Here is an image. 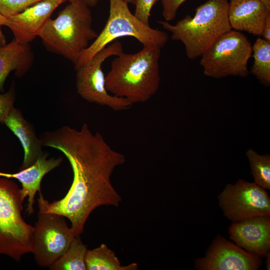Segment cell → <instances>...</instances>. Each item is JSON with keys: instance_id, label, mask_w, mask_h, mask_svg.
Segmentation results:
<instances>
[{"instance_id": "1", "label": "cell", "mask_w": 270, "mask_h": 270, "mask_svg": "<svg viewBox=\"0 0 270 270\" xmlns=\"http://www.w3.org/2000/svg\"><path fill=\"white\" fill-rule=\"evenodd\" d=\"M42 146L62 152L72 166L73 180L66 195L50 202L39 192L40 212L54 213L68 218L75 237L83 232L92 212L102 206H118L122 198L113 187L111 176L123 164L125 156L112 148L99 132L84 124L80 130L64 126L45 132Z\"/></svg>"}, {"instance_id": "2", "label": "cell", "mask_w": 270, "mask_h": 270, "mask_svg": "<svg viewBox=\"0 0 270 270\" xmlns=\"http://www.w3.org/2000/svg\"><path fill=\"white\" fill-rule=\"evenodd\" d=\"M160 48L143 46L137 52L115 56L105 76L108 92L132 104L148 100L160 87Z\"/></svg>"}, {"instance_id": "3", "label": "cell", "mask_w": 270, "mask_h": 270, "mask_svg": "<svg viewBox=\"0 0 270 270\" xmlns=\"http://www.w3.org/2000/svg\"><path fill=\"white\" fill-rule=\"evenodd\" d=\"M54 19L49 18L38 33L46 50L74 65L98 34L92 26L90 7L83 0H72Z\"/></svg>"}, {"instance_id": "4", "label": "cell", "mask_w": 270, "mask_h": 270, "mask_svg": "<svg viewBox=\"0 0 270 270\" xmlns=\"http://www.w3.org/2000/svg\"><path fill=\"white\" fill-rule=\"evenodd\" d=\"M228 0H208L196 10L193 17L186 16L175 24L157 22L171 34V38L184 45L186 55L194 60L202 55L222 34L232 30Z\"/></svg>"}, {"instance_id": "5", "label": "cell", "mask_w": 270, "mask_h": 270, "mask_svg": "<svg viewBox=\"0 0 270 270\" xmlns=\"http://www.w3.org/2000/svg\"><path fill=\"white\" fill-rule=\"evenodd\" d=\"M109 16L106 22L97 38L84 51L74 65L76 70L96 54L118 38L132 36L143 46L162 48L168 42V34L152 28L138 20L124 0H109Z\"/></svg>"}, {"instance_id": "6", "label": "cell", "mask_w": 270, "mask_h": 270, "mask_svg": "<svg viewBox=\"0 0 270 270\" xmlns=\"http://www.w3.org/2000/svg\"><path fill=\"white\" fill-rule=\"evenodd\" d=\"M21 189L8 178H0V255L16 262L32 252L34 227L23 219Z\"/></svg>"}, {"instance_id": "7", "label": "cell", "mask_w": 270, "mask_h": 270, "mask_svg": "<svg viewBox=\"0 0 270 270\" xmlns=\"http://www.w3.org/2000/svg\"><path fill=\"white\" fill-rule=\"evenodd\" d=\"M252 45L240 32L230 30L220 36L202 55L200 64L204 74L214 78L248 76V62Z\"/></svg>"}, {"instance_id": "8", "label": "cell", "mask_w": 270, "mask_h": 270, "mask_svg": "<svg viewBox=\"0 0 270 270\" xmlns=\"http://www.w3.org/2000/svg\"><path fill=\"white\" fill-rule=\"evenodd\" d=\"M122 52V43L114 41L76 70L77 92L82 98L115 111L126 110L132 107V104L126 100L108 92L102 69V64L106 59Z\"/></svg>"}, {"instance_id": "9", "label": "cell", "mask_w": 270, "mask_h": 270, "mask_svg": "<svg viewBox=\"0 0 270 270\" xmlns=\"http://www.w3.org/2000/svg\"><path fill=\"white\" fill-rule=\"evenodd\" d=\"M75 236L64 217L38 212L32 239V253L37 264L50 266L68 249Z\"/></svg>"}, {"instance_id": "10", "label": "cell", "mask_w": 270, "mask_h": 270, "mask_svg": "<svg viewBox=\"0 0 270 270\" xmlns=\"http://www.w3.org/2000/svg\"><path fill=\"white\" fill-rule=\"evenodd\" d=\"M224 216L234 222L270 216V198L266 190L254 182L239 179L228 184L218 196Z\"/></svg>"}, {"instance_id": "11", "label": "cell", "mask_w": 270, "mask_h": 270, "mask_svg": "<svg viewBox=\"0 0 270 270\" xmlns=\"http://www.w3.org/2000/svg\"><path fill=\"white\" fill-rule=\"evenodd\" d=\"M262 264L260 256L218 235L204 256L195 260L194 266L198 270H257Z\"/></svg>"}, {"instance_id": "12", "label": "cell", "mask_w": 270, "mask_h": 270, "mask_svg": "<svg viewBox=\"0 0 270 270\" xmlns=\"http://www.w3.org/2000/svg\"><path fill=\"white\" fill-rule=\"evenodd\" d=\"M228 232L230 240L248 252L261 258L270 253V216L234 222Z\"/></svg>"}, {"instance_id": "13", "label": "cell", "mask_w": 270, "mask_h": 270, "mask_svg": "<svg viewBox=\"0 0 270 270\" xmlns=\"http://www.w3.org/2000/svg\"><path fill=\"white\" fill-rule=\"evenodd\" d=\"M68 0H42L24 11L7 18L8 26L14 40L22 44H29L38 33L52 12L61 4Z\"/></svg>"}, {"instance_id": "14", "label": "cell", "mask_w": 270, "mask_h": 270, "mask_svg": "<svg viewBox=\"0 0 270 270\" xmlns=\"http://www.w3.org/2000/svg\"><path fill=\"white\" fill-rule=\"evenodd\" d=\"M228 18L232 30L261 36L270 8L260 0H229Z\"/></svg>"}, {"instance_id": "15", "label": "cell", "mask_w": 270, "mask_h": 270, "mask_svg": "<svg viewBox=\"0 0 270 270\" xmlns=\"http://www.w3.org/2000/svg\"><path fill=\"white\" fill-rule=\"evenodd\" d=\"M48 154L43 153L30 166L20 170L14 174L0 172V176L14 178L22 184L21 192L25 198L28 196V204L26 212L28 216L34 212V197L38 192H40V183L43 177L62 162V157L48 158Z\"/></svg>"}, {"instance_id": "16", "label": "cell", "mask_w": 270, "mask_h": 270, "mask_svg": "<svg viewBox=\"0 0 270 270\" xmlns=\"http://www.w3.org/2000/svg\"><path fill=\"white\" fill-rule=\"evenodd\" d=\"M4 124L19 139L24 150V160L20 170L30 166L44 153L41 141L36 136L34 128L24 119L22 112L14 108Z\"/></svg>"}, {"instance_id": "17", "label": "cell", "mask_w": 270, "mask_h": 270, "mask_svg": "<svg viewBox=\"0 0 270 270\" xmlns=\"http://www.w3.org/2000/svg\"><path fill=\"white\" fill-rule=\"evenodd\" d=\"M34 56L29 44L14 39L0 48V92L4 90L6 80L12 71L18 77L24 76L32 67Z\"/></svg>"}, {"instance_id": "18", "label": "cell", "mask_w": 270, "mask_h": 270, "mask_svg": "<svg viewBox=\"0 0 270 270\" xmlns=\"http://www.w3.org/2000/svg\"><path fill=\"white\" fill-rule=\"evenodd\" d=\"M88 270H136L138 264L132 263L122 266L114 252L105 244L91 250H88L85 257Z\"/></svg>"}, {"instance_id": "19", "label": "cell", "mask_w": 270, "mask_h": 270, "mask_svg": "<svg viewBox=\"0 0 270 270\" xmlns=\"http://www.w3.org/2000/svg\"><path fill=\"white\" fill-rule=\"evenodd\" d=\"M254 63L250 72L266 86L270 85V42L258 38L252 46Z\"/></svg>"}, {"instance_id": "20", "label": "cell", "mask_w": 270, "mask_h": 270, "mask_svg": "<svg viewBox=\"0 0 270 270\" xmlns=\"http://www.w3.org/2000/svg\"><path fill=\"white\" fill-rule=\"evenodd\" d=\"M88 250L79 236L74 237L66 251L49 266L53 270H86Z\"/></svg>"}, {"instance_id": "21", "label": "cell", "mask_w": 270, "mask_h": 270, "mask_svg": "<svg viewBox=\"0 0 270 270\" xmlns=\"http://www.w3.org/2000/svg\"><path fill=\"white\" fill-rule=\"evenodd\" d=\"M254 182L265 190H270V155L258 154L250 148L246 152Z\"/></svg>"}, {"instance_id": "22", "label": "cell", "mask_w": 270, "mask_h": 270, "mask_svg": "<svg viewBox=\"0 0 270 270\" xmlns=\"http://www.w3.org/2000/svg\"><path fill=\"white\" fill-rule=\"evenodd\" d=\"M42 0H0V14L8 18Z\"/></svg>"}, {"instance_id": "23", "label": "cell", "mask_w": 270, "mask_h": 270, "mask_svg": "<svg viewBox=\"0 0 270 270\" xmlns=\"http://www.w3.org/2000/svg\"><path fill=\"white\" fill-rule=\"evenodd\" d=\"M158 0H136L135 17L143 24L150 26L149 18L153 6Z\"/></svg>"}, {"instance_id": "24", "label": "cell", "mask_w": 270, "mask_h": 270, "mask_svg": "<svg viewBox=\"0 0 270 270\" xmlns=\"http://www.w3.org/2000/svg\"><path fill=\"white\" fill-rule=\"evenodd\" d=\"M15 100V90L13 85L4 94H0V122L4 124L8 115L14 107Z\"/></svg>"}, {"instance_id": "25", "label": "cell", "mask_w": 270, "mask_h": 270, "mask_svg": "<svg viewBox=\"0 0 270 270\" xmlns=\"http://www.w3.org/2000/svg\"><path fill=\"white\" fill-rule=\"evenodd\" d=\"M186 0H162V14L166 21L174 20L180 6Z\"/></svg>"}, {"instance_id": "26", "label": "cell", "mask_w": 270, "mask_h": 270, "mask_svg": "<svg viewBox=\"0 0 270 270\" xmlns=\"http://www.w3.org/2000/svg\"><path fill=\"white\" fill-rule=\"evenodd\" d=\"M261 36L264 40L270 42V16L268 17L264 22Z\"/></svg>"}, {"instance_id": "27", "label": "cell", "mask_w": 270, "mask_h": 270, "mask_svg": "<svg viewBox=\"0 0 270 270\" xmlns=\"http://www.w3.org/2000/svg\"><path fill=\"white\" fill-rule=\"evenodd\" d=\"M8 24L9 21L8 18L0 14V26H8Z\"/></svg>"}, {"instance_id": "28", "label": "cell", "mask_w": 270, "mask_h": 270, "mask_svg": "<svg viewBox=\"0 0 270 270\" xmlns=\"http://www.w3.org/2000/svg\"><path fill=\"white\" fill-rule=\"evenodd\" d=\"M72 0H68L70 1ZM90 8L94 7L97 5L100 0H83Z\"/></svg>"}, {"instance_id": "29", "label": "cell", "mask_w": 270, "mask_h": 270, "mask_svg": "<svg viewBox=\"0 0 270 270\" xmlns=\"http://www.w3.org/2000/svg\"><path fill=\"white\" fill-rule=\"evenodd\" d=\"M6 44V37L2 32L0 26V48L4 46Z\"/></svg>"}, {"instance_id": "30", "label": "cell", "mask_w": 270, "mask_h": 270, "mask_svg": "<svg viewBox=\"0 0 270 270\" xmlns=\"http://www.w3.org/2000/svg\"><path fill=\"white\" fill-rule=\"evenodd\" d=\"M266 270H269L270 268V253H269L266 256Z\"/></svg>"}, {"instance_id": "31", "label": "cell", "mask_w": 270, "mask_h": 270, "mask_svg": "<svg viewBox=\"0 0 270 270\" xmlns=\"http://www.w3.org/2000/svg\"><path fill=\"white\" fill-rule=\"evenodd\" d=\"M265 5H266L268 8H270V0H260Z\"/></svg>"}, {"instance_id": "32", "label": "cell", "mask_w": 270, "mask_h": 270, "mask_svg": "<svg viewBox=\"0 0 270 270\" xmlns=\"http://www.w3.org/2000/svg\"><path fill=\"white\" fill-rule=\"evenodd\" d=\"M125 0L127 3L132 4H135L136 0Z\"/></svg>"}]
</instances>
